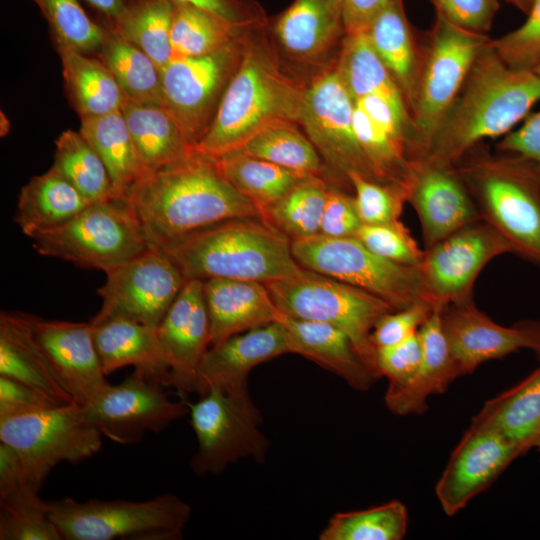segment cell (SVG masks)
Listing matches in <instances>:
<instances>
[{"label":"cell","instance_id":"obj_6","mask_svg":"<svg viewBox=\"0 0 540 540\" xmlns=\"http://www.w3.org/2000/svg\"><path fill=\"white\" fill-rule=\"evenodd\" d=\"M265 285L283 314L342 330L363 362L381 377L371 334L378 320L395 310L389 303L366 290L305 268L297 275Z\"/></svg>","mask_w":540,"mask_h":540},{"label":"cell","instance_id":"obj_36","mask_svg":"<svg viewBox=\"0 0 540 540\" xmlns=\"http://www.w3.org/2000/svg\"><path fill=\"white\" fill-rule=\"evenodd\" d=\"M472 420L487 424L528 450L540 430V368L487 401Z\"/></svg>","mask_w":540,"mask_h":540},{"label":"cell","instance_id":"obj_53","mask_svg":"<svg viewBox=\"0 0 540 540\" xmlns=\"http://www.w3.org/2000/svg\"><path fill=\"white\" fill-rule=\"evenodd\" d=\"M437 14L464 30L487 32L499 9L497 0H431Z\"/></svg>","mask_w":540,"mask_h":540},{"label":"cell","instance_id":"obj_60","mask_svg":"<svg viewBox=\"0 0 540 540\" xmlns=\"http://www.w3.org/2000/svg\"><path fill=\"white\" fill-rule=\"evenodd\" d=\"M510 4L514 5L518 9H520L522 12L527 14L534 2V0H506Z\"/></svg>","mask_w":540,"mask_h":540},{"label":"cell","instance_id":"obj_9","mask_svg":"<svg viewBox=\"0 0 540 540\" xmlns=\"http://www.w3.org/2000/svg\"><path fill=\"white\" fill-rule=\"evenodd\" d=\"M48 507L64 540H178L191 516L190 505L172 493L139 502L67 497Z\"/></svg>","mask_w":540,"mask_h":540},{"label":"cell","instance_id":"obj_50","mask_svg":"<svg viewBox=\"0 0 540 540\" xmlns=\"http://www.w3.org/2000/svg\"><path fill=\"white\" fill-rule=\"evenodd\" d=\"M422 359L419 331L409 338L377 349V368L388 380L385 394L394 393L407 385L417 372Z\"/></svg>","mask_w":540,"mask_h":540},{"label":"cell","instance_id":"obj_30","mask_svg":"<svg viewBox=\"0 0 540 540\" xmlns=\"http://www.w3.org/2000/svg\"><path fill=\"white\" fill-rule=\"evenodd\" d=\"M90 203L52 166L47 172L32 177L22 187L14 222L31 238L67 223Z\"/></svg>","mask_w":540,"mask_h":540},{"label":"cell","instance_id":"obj_48","mask_svg":"<svg viewBox=\"0 0 540 540\" xmlns=\"http://www.w3.org/2000/svg\"><path fill=\"white\" fill-rule=\"evenodd\" d=\"M354 237L375 254L398 264L418 267L424 255V250L400 220L362 224Z\"/></svg>","mask_w":540,"mask_h":540},{"label":"cell","instance_id":"obj_41","mask_svg":"<svg viewBox=\"0 0 540 540\" xmlns=\"http://www.w3.org/2000/svg\"><path fill=\"white\" fill-rule=\"evenodd\" d=\"M173 3L172 58L215 52L240 40L251 30L238 28L195 6L174 1Z\"/></svg>","mask_w":540,"mask_h":540},{"label":"cell","instance_id":"obj_12","mask_svg":"<svg viewBox=\"0 0 540 540\" xmlns=\"http://www.w3.org/2000/svg\"><path fill=\"white\" fill-rule=\"evenodd\" d=\"M102 436L77 403L0 419V441L19 454L41 487L58 464H76L97 454Z\"/></svg>","mask_w":540,"mask_h":540},{"label":"cell","instance_id":"obj_35","mask_svg":"<svg viewBox=\"0 0 540 540\" xmlns=\"http://www.w3.org/2000/svg\"><path fill=\"white\" fill-rule=\"evenodd\" d=\"M65 86L80 118L121 110L125 97L109 69L99 58L58 46Z\"/></svg>","mask_w":540,"mask_h":540},{"label":"cell","instance_id":"obj_7","mask_svg":"<svg viewBox=\"0 0 540 540\" xmlns=\"http://www.w3.org/2000/svg\"><path fill=\"white\" fill-rule=\"evenodd\" d=\"M31 239L42 256L105 273L151 247L135 208L124 195L90 203L67 223Z\"/></svg>","mask_w":540,"mask_h":540},{"label":"cell","instance_id":"obj_37","mask_svg":"<svg viewBox=\"0 0 540 540\" xmlns=\"http://www.w3.org/2000/svg\"><path fill=\"white\" fill-rule=\"evenodd\" d=\"M107 28L106 38L97 51L98 58L113 75L125 100L165 106L156 63L140 48Z\"/></svg>","mask_w":540,"mask_h":540},{"label":"cell","instance_id":"obj_22","mask_svg":"<svg viewBox=\"0 0 540 540\" xmlns=\"http://www.w3.org/2000/svg\"><path fill=\"white\" fill-rule=\"evenodd\" d=\"M168 366L165 386L196 393L197 374L210 345V323L203 281L189 279L157 327Z\"/></svg>","mask_w":540,"mask_h":540},{"label":"cell","instance_id":"obj_27","mask_svg":"<svg viewBox=\"0 0 540 540\" xmlns=\"http://www.w3.org/2000/svg\"><path fill=\"white\" fill-rule=\"evenodd\" d=\"M91 325L94 343L106 376L132 365L135 371L146 379L165 385L168 366L160 346L157 328L123 318Z\"/></svg>","mask_w":540,"mask_h":540},{"label":"cell","instance_id":"obj_47","mask_svg":"<svg viewBox=\"0 0 540 540\" xmlns=\"http://www.w3.org/2000/svg\"><path fill=\"white\" fill-rule=\"evenodd\" d=\"M356 207L363 224H384L400 220L408 202V190L368 180L359 174L349 176Z\"/></svg>","mask_w":540,"mask_h":540},{"label":"cell","instance_id":"obj_8","mask_svg":"<svg viewBox=\"0 0 540 540\" xmlns=\"http://www.w3.org/2000/svg\"><path fill=\"white\" fill-rule=\"evenodd\" d=\"M489 41L484 35L459 28L437 14L409 112L414 161L420 162L426 156L475 60Z\"/></svg>","mask_w":540,"mask_h":540},{"label":"cell","instance_id":"obj_62","mask_svg":"<svg viewBox=\"0 0 540 540\" xmlns=\"http://www.w3.org/2000/svg\"><path fill=\"white\" fill-rule=\"evenodd\" d=\"M534 70L540 74V63L534 68Z\"/></svg>","mask_w":540,"mask_h":540},{"label":"cell","instance_id":"obj_38","mask_svg":"<svg viewBox=\"0 0 540 540\" xmlns=\"http://www.w3.org/2000/svg\"><path fill=\"white\" fill-rule=\"evenodd\" d=\"M329 182L308 175L272 204L261 209V219L292 241L319 233Z\"/></svg>","mask_w":540,"mask_h":540},{"label":"cell","instance_id":"obj_33","mask_svg":"<svg viewBox=\"0 0 540 540\" xmlns=\"http://www.w3.org/2000/svg\"><path fill=\"white\" fill-rule=\"evenodd\" d=\"M79 132L103 161L119 196L149 173L121 110L81 118Z\"/></svg>","mask_w":540,"mask_h":540},{"label":"cell","instance_id":"obj_26","mask_svg":"<svg viewBox=\"0 0 540 540\" xmlns=\"http://www.w3.org/2000/svg\"><path fill=\"white\" fill-rule=\"evenodd\" d=\"M291 353L313 361L358 391H367L379 378L360 358L350 338L332 325L282 315Z\"/></svg>","mask_w":540,"mask_h":540},{"label":"cell","instance_id":"obj_17","mask_svg":"<svg viewBox=\"0 0 540 540\" xmlns=\"http://www.w3.org/2000/svg\"><path fill=\"white\" fill-rule=\"evenodd\" d=\"M266 30L286 68L311 76L337 58L346 35L344 0H294Z\"/></svg>","mask_w":540,"mask_h":540},{"label":"cell","instance_id":"obj_13","mask_svg":"<svg viewBox=\"0 0 540 540\" xmlns=\"http://www.w3.org/2000/svg\"><path fill=\"white\" fill-rule=\"evenodd\" d=\"M186 403L198 442L191 459L195 474H220L243 458L264 459L268 440L259 429L261 414L252 400L211 388L199 401Z\"/></svg>","mask_w":540,"mask_h":540},{"label":"cell","instance_id":"obj_49","mask_svg":"<svg viewBox=\"0 0 540 540\" xmlns=\"http://www.w3.org/2000/svg\"><path fill=\"white\" fill-rule=\"evenodd\" d=\"M490 46L508 66L534 69L540 63V0H534L521 26L490 41Z\"/></svg>","mask_w":540,"mask_h":540},{"label":"cell","instance_id":"obj_29","mask_svg":"<svg viewBox=\"0 0 540 540\" xmlns=\"http://www.w3.org/2000/svg\"><path fill=\"white\" fill-rule=\"evenodd\" d=\"M0 375L39 389L63 403H75L58 383L38 344L30 314L0 313Z\"/></svg>","mask_w":540,"mask_h":540},{"label":"cell","instance_id":"obj_34","mask_svg":"<svg viewBox=\"0 0 540 540\" xmlns=\"http://www.w3.org/2000/svg\"><path fill=\"white\" fill-rule=\"evenodd\" d=\"M334 67L354 102L368 95L379 96L409 116L404 97L367 31L345 35Z\"/></svg>","mask_w":540,"mask_h":540},{"label":"cell","instance_id":"obj_19","mask_svg":"<svg viewBox=\"0 0 540 540\" xmlns=\"http://www.w3.org/2000/svg\"><path fill=\"white\" fill-rule=\"evenodd\" d=\"M527 451L497 429L471 420L435 486L444 513L457 514Z\"/></svg>","mask_w":540,"mask_h":540},{"label":"cell","instance_id":"obj_45","mask_svg":"<svg viewBox=\"0 0 540 540\" xmlns=\"http://www.w3.org/2000/svg\"><path fill=\"white\" fill-rule=\"evenodd\" d=\"M39 491L28 486L0 496V540H62Z\"/></svg>","mask_w":540,"mask_h":540},{"label":"cell","instance_id":"obj_4","mask_svg":"<svg viewBox=\"0 0 540 540\" xmlns=\"http://www.w3.org/2000/svg\"><path fill=\"white\" fill-rule=\"evenodd\" d=\"M187 280L213 278L264 284L299 274L291 240L259 218L222 221L160 247Z\"/></svg>","mask_w":540,"mask_h":540},{"label":"cell","instance_id":"obj_24","mask_svg":"<svg viewBox=\"0 0 540 540\" xmlns=\"http://www.w3.org/2000/svg\"><path fill=\"white\" fill-rule=\"evenodd\" d=\"M408 202L420 220L425 248L481 219L455 167L419 162L412 178Z\"/></svg>","mask_w":540,"mask_h":540},{"label":"cell","instance_id":"obj_51","mask_svg":"<svg viewBox=\"0 0 540 540\" xmlns=\"http://www.w3.org/2000/svg\"><path fill=\"white\" fill-rule=\"evenodd\" d=\"M433 310L430 303L418 300L405 308L385 314L373 328L371 340L374 347L377 350L391 346L414 335Z\"/></svg>","mask_w":540,"mask_h":540},{"label":"cell","instance_id":"obj_16","mask_svg":"<svg viewBox=\"0 0 540 540\" xmlns=\"http://www.w3.org/2000/svg\"><path fill=\"white\" fill-rule=\"evenodd\" d=\"M512 253L507 240L484 220L470 223L424 249L418 272L424 300L433 309L472 298L474 283L495 257Z\"/></svg>","mask_w":540,"mask_h":540},{"label":"cell","instance_id":"obj_43","mask_svg":"<svg viewBox=\"0 0 540 540\" xmlns=\"http://www.w3.org/2000/svg\"><path fill=\"white\" fill-rule=\"evenodd\" d=\"M173 11L172 0H135L111 29L140 48L161 69L173 57Z\"/></svg>","mask_w":540,"mask_h":540},{"label":"cell","instance_id":"obj_1","mask_svg":"<svg viewBox=\"0 0 540 540\" xmlns=\"http://www.w3.org/2000/svg\"><path fill=\"white\" fill-rule=\"evenodd\" d=\"M124 196L135 208L152 247L236 218H259L258 207L225 178L217 160L195 152L151 171Z\"/></svg>","mask_w":540,"mask_h":540},{"label":"cell","instance_id":"obj_54","mask_svg":"<svg viewBox=\"0 0 540 540\" xmlns=\"http://www.w3.org/2000/svg\"><path fill=\"white\" fill-rule=\"evenodd\" d=\"M67 404L23 382L0 375V419Z\"/></svg>","mask_w":540,"mask_h":540},{"label":"cell","instance_id":"obj_14","mask_svg":"<svg viewBox=\"0 0 540 540\" xmlns=\"http://www.w3.org/2000/svg\"><path fill=\"white\" fill-rule=\"evenodd\" d=\"M248 32L215 52L174 57L160 69L165 106L194 146L208 130L240 64Z\"/></svg>","mask_w":540,"mask_h":540},{"label":"cell","instance_id":"obj_18","mask_svg":"<svg viewBox=\"0 0 540 540\" xmlns=\"http://www.w3.org/2000/svg\"><path fill=\"white\" fill-rule=\"evenodd\" d=\"M160 385L134 370L83 406L85 415L111 441L136 444L147 432L158 433L189 413L185 400H170Z\"/></svg>","mask_w":540,"mask_h":540},{"label":"cell","instance_id":"obj_58","mask_svg":"<svg viewBox=\"0 0 540 540\" xmlns=\"http://www.w3.org/2000/svg\"><path fill=\"white\" fill-rule=\"evenodd\" d=\"M388 0H344L346 34L368 30L370 24Z\"/></svg>","mask_w":540,"mask_h":540},{"label":"cell","instance_id":"obj_57","mask_svg":"<svg viewBox=\"0 0 540 540\" xmlns=\"http://www.w3.org/2000/svg\"><path fill=\"white\" fill-rule=\"evenodd\" d=\"M28 486L41 489L32 479L19 454L0 441V496Z\"/></svg>","mask_w":540,"mask_h":540},{"label":"cell","instance_id":"obj_39","mask_svg":"<svg viewBox=\"0 0 540 540\" xmlns=\"http://www.w3.org/2000/svg\"><path fill=\"white\" fill-rule=\"evenodd\" d=\"M301 126L293 121L273 122L254 134L239 150L304 175L322 176L325 165Z\"/></svg>","mask_w":540,"mask_h":540},{"label":"cell","instance_id":"obj_52","mask_svg":"<svg viewBox=\"0 0 540 540\" xmlns=\"http://www.w3.org/2000/svg\"><path fill=\"white\" fill-rule=\"evenodd\" d=\"M362 224L354 194L329 184L318 234L328 237H352Z\"/></svg>","mask_w":540,"mask_h":540},{"label":"cell","instance_id":"obj_2","mask_svg":"<svg viewBox=\"0 0 540 540\" xmlns=\"http://www.w3.org/2000/svg\"><path fill=\"white\" fill-rule=\"evenodd\" d=\"M490 41L420 162L455 167L480 141L508 133L540 100V74L508 66Z\"/></svg>","mask_w":540,"mask_h":540},{"label":"cell","instance_id":"obj_42","mask_svg":"<svg viewBox=\"0 0 540 540\" xmlns=\"http://www.w3.org/2000/svg\"><path fill=\"white\" fill-rule=\"evenodd\" d=\"M55 145L52 166L91 203L119 196L103 161L80 132H62Z\"/></svg>","mask_w":540,"mask_h":540},{"label":"cell","instance_id":"obj_20","mask_svg":"<svg viewBox=\"0 0 540 540\" xmlns=\"http://www.w3.org/2000/svg\"><path fill=\"white\" fill-rule=\"evenodd\" d=\"M441 322L461 376L472 373L486 361L521 349L540 354V321L526 320L510 327L499 325L476 307L473 298L444 307Z\"/></svg>","mask_w":540,"mask_h":540},{"label":"cell","instance_id":"obj_59","mask_svg":"<svg viewBox=\"0 0 540 540\" xmlns=\"http://www.w3.org/2000/svg\"><path fill=\"white\" fill-rule=\"evenodd\" d=\"M98 11L113 28L135 0H85Z\"/></svg>","mask_w":540,"mask_h":540},{"label":"cell","instance_id":"obj_55","mask_svg":"<svg viewBox=\"0 0 540 540\" xmlns=\"http://www.w3.org/2000/svg\"><path fill=\"white\" fill-rule=\"evenodd\" d=\"M172 1L195 6L242 29H252L265 26L269 19L267 18L262 5L257 0Z\"/></svg>","mask_w":540,"mask_h":540},{"label":"cell","instance_id":"obj_28","mask_svg":"<svg viewBox=\"0 0 540 540\" xmlns=\"http://www.w3.org/2000/svg\"><path fill=\"white\" fill-rule=\"evenodd\" d=\"M419 335L422 359L417 372L403 388L385 394L387 408L398 416L424 413L428 398L444 393L461 376L442 328L441 310H433L420 327Z\"/></svg>","mask_w":540,"mask_h":540},{"label":"cell","instance_id":"obj_15","mask_svg":"<svg viewBox=\"0 0 540 540\" xmlns=\"http://www.w3.org/2000/svg\"><path fill=\"white\" fill-rule=\"evenodd\" d=\"M186 281L171 258L151 246L106 272V281L97 290L102 305L89 322L123 318L157 328Z\"/></svg>","mask_w":540,"mask_h":540},{"label":"cell","instance_id":"obj_5","mask_svg":"<svg viewBox=\"0 0 540 540\" xmlns=\"http://www.w3.org/2000/svg\"><path fill=\"white\" fill-rule=\"evenodd\" d=\"M481 220L510 244L512 254L540 266V180L520 160L481 157L455 167Z\"/></svg>","mask_w":540,"mask_h":540},{"label":"cell","instance_id":"obj_31","mask_svg":"<svg viewBox=\"0 0 540 540\" xmlns=\"http://www.w3.org/2000/svg\"><path fill=\"white\" fill-rule=\"evenodd\" d=\"M121 111L149 172L183 161L195 152L167 107L125 100Z\"/></svg>","mask_w":540,"mask_h":540},{"label":"cell","instance_id":"obj_10","mask_svg":"<svg viewBox=\"0 0 540 540\" xmlns=\"http://www.w3.org/2000/svg\"><path fill=\"white\" fill-rule=\"evenodd\" d=\"M354 106L334 63L304 80L299 125L318 151L327 181L349 192L353 173L378 182L354 130Z\"/></svg>","mask_w":540,"mask_h":540},{"label":"cell","instance_id":"obj_25","mask_svg":"<svg viewBox=\"0 0 540 540\" xmlns=\"http://www.w3.org/2000/svg\"><path fill=\"white\" fill-rule=\"evenodd\" d=\"M210 346L233 335L279 322L283 313L262 282L213 278L203 281Z\"/></svg>","mask_w":540,"mask_h":540},{"label":"cell","instance_id":"obj_40","mask_svg":"<svg viewBox=\"0 0 540 540\" xmlns=\"http://www.w3.org/2000/svg\"><path fill=\"white\" fill-rule=\"evenodd\" d=\"M231 185L261 211L308 176L236 150L216 158Z\"/></svg>","mask_w":540,"mask_h":540},{"label":"cell","instance_id":"obj_11","mask_svg":"<svg viewBox=\"0 0 540 540\" xmlns=\"http://www.w3.org/2000/svg\"><path fill=\"white\" fill-rule=\"evenodd\" d=\"M291 250L303 268L366 290L395 310L424 300L417 267L387 260L354 236L316 234L292 241Z\"/></svg>","mask_w":540,"mask_h":540},{"label":"cell","instance_id":"obj_23","mask_svg":"<svg viewBox=\"0 0 540 540\" xmlns=\"http://www.w3.org/2000/svg\"><path fill=\"white\" fill-rule=\"evenodd\" d=\"M291 353L286 328L281 322L233 335L208 349L197 374L196 393L211 388L244 400H252L247 389L250 371L266 361Z\"/></svg>","mask_w":540,"mask_h":540},{"label":"cell","instance_id":"obj_32","mask_svg":"<svg viewBox=\"0 0 540 540\" xmlns=\"http://www.w3.org/2000/svg\"><path fill=\"white\" fill-rule=\"evenodd\" d=\"M367 33L377 54L399 87L410 112L421 61L405 15L403 1L388 0L370 24Z\"/></svg>","mask_w":540,"mask_h":540},{"label":"cell","instance_id":"obj_21","mask_svg":"<svg viewBox=\"0 0 540 540\" xmlns=\"http://www.w3.org/2000/svg\"><path fill=\"white\" fill-rule=\"evenodd\" d=\"M30 321L58 383L73 402L86 406L110 385L90 322L44 320L33 315Z\"/></svg>","mask_w":540,"mask_h":540},{"label":"cell","instance_id":"obj_61","mask_svg":"<svg viewBox=\"0 0 540 540\" xmlns=\"http://www.w3.org/2000/svg\"><path fill=\"white\" fill-rule=\"evenodd\" d=\"M533 447H535L539 453H540V430L536 434L534 441H533Z\"/></svg>","mask_w":540,"mask_h":540},{"label":"cell","instance_id":"obj_44","mask_svg":"<svg viewBox=\"0 0 540 540\" xmlns=\"http://www.w3.org/2000/svg\"><path fill=\"white\" fill-rule=\"evenodd\" d=\"M408 528L406 506L393 500L364 510L334 514L320 540H401Z\"/></svg>","mask_w":540,"mask_h":540},{"label":"cell","instance_id":"obj_3","mask_svg":"<svg viewBox=\"0 0 540 540\" xmlns=\"http://www.w3.org/2000/svg\"><path fill=\"white\" fill-rule=\"evenodd\" d=\"M303 87L304 81L292 74L278 56L266 25L250 30L240 64L195 148L218 158L239 150L273 122L299 124Z\"/></svg>","mask_w":540,"mask_h":540},{"label":"cell","instance_id":"obj_56","mask_svg":"<svg viewBox=\"0 0 540 540\" xmlns=\"http://www.w3.org/2000/svg\"><path fill=\"white\" fill-rule=\"evenodd\" d=\"M498 150L528 165L540 180V111L498 144Z\"/></svg>","mask_w":540,"mask_h":540},{"label":"cell","instance_id":"obj_46","mask_svg":"<svg viewBox=\"0 0 540 540\" xmlns=\"http://www.w3.org/2000/svg\"><path fill=\"white\" fill-rule=\"evenodd\" d=\"M47 20L58 46L87 54L98 51L107 27L93 21L77 0H32Z\"/></svg>","mask_w":540,"mask_h":540}]
</instances>
